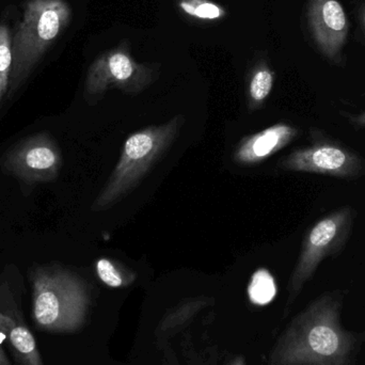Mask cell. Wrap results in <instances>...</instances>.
<instances>
[{"instance_id":"cell-14","label":"cell","mask_w":365,"mask_h":365,"mask_svg":"<svg viewBox=\"0 0 365 365\" xmlns=\"http://www.w3.org/2000/svg\"><path fill=\"white\" fill-rule=\"evenodd\" d=\"M274 73L267 68H259L249 85V107L257 109L269 96L274 87Z\"/></svg>"},{"instance_id":"cell-16","label":"cell","mask_w":365,"mask_h":365,"mask_svg":"<svg viewBox=\"0 0 365 365\" xmlns=\"http://www.w3.org/2000/svg\"><path fill=\"white\" fill-rule=\"evenodd\" d=\"M181 6L188 14L199 17V19H218L222 13L218 6L212 4V2L204 1V0L184 1L182 2Z\"/></svg>"},{"instance_id":"cell-19","label":"cell","mask_w":365,"mask_h":365,"mask_svg":"<svg viewBox=\"0 0 365 365\" xmlns=\"http://www.w3.org/2000/svg\"><path fill=\"white\" fill-rule=\"evenodd\" d=\"M227 365H246V361H245L244 357H237L231 360Z\"/></svg>"},{"instance_id":"cell-11","label":"cell","mask_w":365,"mask_h":365,"mask_svg":"<svg viewBox=\"0 0 365 365\" xmlns=\"http://www.w3.org/2000/svg\"><path fill=\"white\" fill-rule=\"evenodd\" d=\"M0 312L6 317V338L19 365H44L36 339L17 310L6 304Z\"/></svg>"},{"instance_id":"cell-15","label":"cell","mask_w":365,"mask_h":365,"mask_svg":"<svg viewBox=\"0 0 365 365\" xmlns=\"http://www.w3.org/2000/svg\"><path fill=\"white\" fill-rule=\"evenodd\" d=\"M12 68V41L10 30L0 25V102L8 90Z\"/></svg>"},{"instance_id":"cell-9","label":"cell","mask_w":365,"mask_h":365,"mask_svg":"<svg viewBox=\"0 0 365 365\" xmlns=\"http://www.w3.org/2000/svg\"><path fill=\"white\" fill-rule=\"evenodd\" d=\"M62 158L58 145L44 135L21 143L6 158L4 167L27 182H48L61 168Z\"/></svg>"},{"instance_id":"cell-7","label":"cell","mask_w":365,"mask_h":365,"mask_svg":"<svg viewBox=\"0 0 365 365\" xmlns=\"http://www.w3.org/2000/svg\"><path fill=\"white\" fill-rule=\"evenodd\" d=\"M280 167L293 173L349 179L360 175L364 164L351 150L336 143H321L295 150L281 162Z\"/></svg>"},{"instance_id":"cell-12","label":"cell","mask_w":365,"mask_h":365,"mask_svg":"<svg viewBox=\"0 0 365 365\" xmlns=\"http://www.w3.org/2000/svg\"><path fill=\"white\" fill-rule=\"evenodd\" d=\"M96 269L101 281L113 289L128 287L136 280L134 272L107 257H102L96 262Z\"/></svg>"},{"instance_id":"cell-1","label":"cell","mask_w":365,"mask_h":365,"mask_svg":"<svg viewBox=\"0 0 365 365\" xmlns=\"http://www.w3.org/2000/svg\"><path fill=\"white\" fill-rule=\"evenodd\" d=\"M341 304L322 296L289 324L266 365H349L355 339L343 328Z\"/></svg>"},{"instance_id":"cell-2","label":"cell","mask_w":365,"mask_h":365,"mask_svg":"<svg viewBox=\"0 0 365 365\" xmlns=\"http://www.w3.org/2000/svg\"><path fill=\"white\" fill-rule=\"evenodd\" d=\"M185 122L184 115H178L166 123L150 126L130 135L108 181L94 201L92 210H109L136 189L175 143Z\"/></svg>"},{"instance_id":"cell-3","label":"cell","mask_w":365,"mask_h":365,"mask_svg":"<svg viewBox=\"0 0 365 365\" xmlns=\"http://www.w3.org/2000/svg\"><path fill=\"white\" fill-rule=\"evenodd\" d=\"M32 319L51 334H72L83 327L90 307L88 285L60 267H41L31 274Z\"/></svg>"},{"instance_id":"cell-20","label":"cell","mask_w":365,"mask_h":365,"mask_svg":"<svg viewBox=\"0 0 365 365\" xmlns=\"http://www.w3.org/2000/svg\"><path fill=\"white\" fill-rule=\"evenodd\" d=\"M361 23H362V28H364V30L365 31V6L364 8H362L361 10Z\"/></svg>"},{"instance_id":"cell-17","label":"cell","mask_w":365,"mask_h":365,"mask_svg":"<svg viewBox=\"0 0 365 365\" xmlns=\"http://www.w3.org/2000/svg\"><path fill=\"white\" fill-rule=\"evenodd\" d=\"M6 317L4 313L0 312V365H12L1 345L2 339L6 338Z\"/></svg>"},{"instance_id":"cell-18","label":"cell","mask_w":365,"mask_h":365,"mask_svg":"<svg viewBox=\"0 0 365 365\" xmlns=\"http://www.w3.org/2000/svg\"><path fill=\"white\" fill-rule=\"evenodd\" d=\"M351 122L359 128H365V110L360 115H355V117H351Z\"/></svg>"},{"instance_id":"cell-4","label":"cell","mask_w":365,"mask_h":365,"mask_svg":"<svg viewBox=\"0 0 365 365\" xmlns=\"http://www.w3.org/2000/svg\"><path fill=\"white\" fill-rule=\"evenodd\" d=\"M70 6L63 0H29L12 41L10 85L16 89L66 27Z\"/></svg>"},{"instance_id":"cell-10","label":"cell","mask_w":365,"mask_h":365,"mask_svg":"<svg viewBox=\"0 0 365 365\" xmlns=\"http://www.w3.org/2000/svg\"><path fill=\"white\" fill-rule=\"evenodd\" d=\"M298 134L299 130L289 124H274L242 139L234 151L233 160L240 166H255L284 149Z\"/></svg>"},{"instance_id":"cell-6","label":"cell","mask_w":365,"mask_h":365,"mask_svg":"<svg viewBox=\"0 0 365 365\" xmlns=\"http://www.w3.org/2000/svg\"><path fill=\"white\" fill-rule=\"evenodd\" d=\"M154 79L153 70L133 61L123 51H113L92 64L86 81V93L89 98H101L107 90L115 88L125 93L138 94Z\"/></svg>"},{"instance_id":"cell-13","label":"cell","mask_w":365,"mask_h":365,"mask_svg":"<svg viewBox=\"0 0 365 365\" xmlns=\"http://www.w3.org/2000/svg\"><path fill=\"white\" fill-rule=\"evenodd\" d=\"M277 295V285L274 277L265 268H259L251 277L248 287V296L255 306H266Z\"/></svg>"},{"instance_id":"cell-8","label":"cell","mask_w":365,"mask_h":365,"mask_svg":"<svg viewBox=\"0 0 365 365\" xmlns=\"http://www.w3.org/2000/svg\"><path fill=\"white\" fill-rule=\"evenodd\" d=\"M308 19L319 51L331 61H340L349 34V21L341 2L310 0Z\"/></svg>"},{"instance_id":"cell-5","label":"cell","mask_w":365,"mask_h":365,"mask_svg":"<svg viewBox=\"0 0 365 365\" xmlns=\"http://www.w3.org/2000/svg\"><path fill=\"white\" fill-rule=\"evenodd\" d=\"M351 225L353 210L342 207L324 217L309 230L289 282L292 299L300 293L326 257L340 252L349 238Z\"/></svg>"}]
</instances>
